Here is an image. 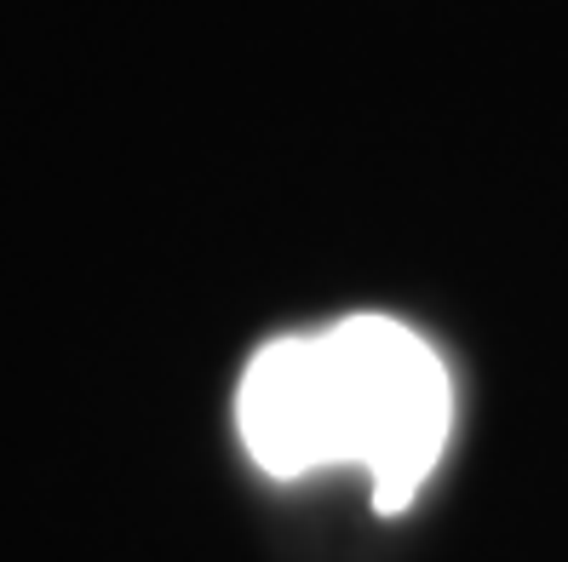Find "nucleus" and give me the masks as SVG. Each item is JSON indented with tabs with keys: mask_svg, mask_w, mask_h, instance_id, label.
Wrapping results in <instances>:
<instances>
[{
	"mask_svg": "<svg viewBox=\"0 0 568 562\" xmlns=\"http://www.w3.org/2000/svg\"><path fill=\"white\" fill-rule=\"evenodd\" d=\"M454 425L443 356L390 316H345L327 334L271 339L236 385L247 459L276 477L362 466L374 511L403 517L437 471Z\"/></svg>",
	"mask_w": 568,
	"mask_h": 562,
	"instance_id": "obj_1",
	"label": "nucleus"
}]
</instances>
